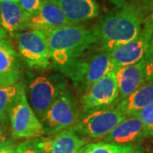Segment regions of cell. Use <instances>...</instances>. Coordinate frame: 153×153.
Returning a JSON list of instances; mask_svg holds the SVG:
<instances>
[{"label": "cell", "instance_id": "obj_8", "mask_svg": "<svg viewBox=\"0 0 153 153\" xmlns=\"http://www.w3.org/2000/svg\"><path fill=\"white\" fill-rule=\"evenodd\" d=\"M63 92L65 85L58 79L45 76L33 79L29 85V97L32 108L39 120Z\"/></svg>", "mask_w": 153, "mask_h": 153}, {"label": "cell", "instance_id": "obj_7", "mask_svg": "<svg viewBox=\"0 0 153 153\" xmlns=\"http://www.w3.org/2000/svg\"><path fill=\"white\" fill-rule=\"evenodd\" d=\"M75 106L70 96L65 92L49 107L48 111L40 119L44 135H53L59 132L71 128L76 123Z\"/></svg>", "mask_w": 153, "mask_h": 153}, {"label": "cell", "instance_id": "obj_6", "mask_svg": "<svg viewBox=\"0 0 153 153\" xmlns=\"http://www.w3.org/2000/svg\"><path fill=\"white\" fill-rule=\"evenodd\" d=\"M10 124L14 139H31L44 135V128L22 90L10 111Z\"/></svg>", "mask_w": 153, "mask_h": 153}, {"label": "cell", "instance_id": "obj_21", "mask_svg": "<svg viewBox=\"0 0 153 153\" xmlns=\"http://www.w3.org/2000/svg\"><path fill=\"white\" fill-rule=\"evenodd\" d=\"M52 137L38 136L27 139L16 148L17 153H51Z\"/></svg>", "mask_w": 153, "mask_h": 153}, {"label": "cell", "instance_id": "obj_27", "mask_svg": "<svg viewBox=\"0 0 153 153\" xmlns=\"http://www.w3.org/2000/svg\"><path fill=\"white\" fill-rule=\"evenodd\" d=\"M112 4H114L115 5L117 6V8H121L123 5H125L128 4V2L129 0H110Z\"/></svg>", "mask_w": 153, "mask_h": 153}, {"label": "cell", "instance_id": "obj_31", "mask_svg": "<svg viewBox=\"0 0 153 153\" xmlns=\"http://www.w3.org/2000/svg\"><path fill=\"white\" fill-rule=\"evenodd\" d=\"M0 1H16L17 2V0H0Z\"/></svg>", "mask_w": 153, "mask_h": 153}, {"label": "cell", "instance_id": "obj_1", "mask_svg": "<svg viewBox=\"0 0 153 153\" xmlns=\"http://www.w3.org/2000/svg\"><path fill=\"white\" fill-rule=\"evenodd\" d=\"M46 36L51 60L60 71L76 61L97 41L94 30L78 24L56 28Z\"/></svg>", "mask_w": 153, "mask_h": 153}, {"label": "cell", "instance_id": "obj_28", "mask_svg": "<svg viewBox=\"0 0 153 153\" xmlns=\"http://www.w3.org/2000/svg\"><path fill=\"white\" fill-rule=\"evenodd\" d=\"M0 153H17L16 150L10 146H5V147L0 148Z\"/></svg>", "mask_w": 153, "mask_h": 153}, {"label": "cell", "instance_id": "obj_9", "mask_svg": "<svg viewBox=\"0 0 153 153\" xmlns=\"http://www.w3.org/2000/svg\"><path fill=\"white\" fill-rule=\"evenodd\" d=\"M119 92L115 71L109 72L105 76L93 83L86 90L82 98V108L88 112L98 108L111 105L117 99Z\"/></svg>", "mask_w": 153, "mask_h": 153}, {"label": "cell", "instance_id": "obj_5", "mask_svg": "<svg viewBox=\"0 0 153 153\" xmlns=\"http://www.w3.org/2000/svg\"><path fill=\"white\" fill-rule=\"evenodd\" d=\"M19 53L30 68L44 70L49 66L51 57L46 34L37 29L13 35Z\"/></svg>", "mask_w": 153, "mask_h": 153}, {"label": "cell", "instance_id": "obj_23", "mask_svg": "<svg viewBox=\"0 0 153 153\" xmlns=\"http://www.w3.org/2000/svg\"><path fill=\"white\" fill-rule=\"evenodd\" d=\"M135 116L139 117L142 121L148 136H153V103L144 108Z\"/></svg>", "mask_w": 153, "mask_h": 153}, {"label": "cell", "instance_id": "obj_25", "mask_svg": "<svg viewBox=\"0 0 153 153\" xmlns=\"http://www.w3.org/2000/svg\"><path fill=\"white\" fill-rule=\"evenodd\" d=\"M43 0H18L19 4L25 11L32 16L36 15L39 10Z\"/></svg>", "mask_w": 153, "mask_h": 153}, {"label": "cell", "instance_id": "obj_10", "mask_svg": "<svg viewBox=\"0 0 153 153\" xmlns=\"http://www.w3.org/2000/svg\"><path fill=\"white\" fill-rule=\"evenodd\" d=\"M152 38L150 29L143 25L140 33L128 43L123 44L110 52L117 68L136 64L143 60Z\"/></svg>", "mask_w": 153, "mask_h": 153}, {"label": "cell", "instance_id": "obj_22", "mask_svg": "<svg viewBox=\"0 0 153 153\" xmlns=\"http://www.w3.org/2000/svg\"><path fill=\"white\" fill-rule=\"evenodd\" d=\"M143 63L146 82H153V38H152L147 52L143 58Z\"/></svg>", "mask_w": 153, "mask_h": 153}, {"label": "cell", "instance_id": "obj_14", "mask_svg": "<svg viewBox=\"0 0 153 153\" xmlns=\"http://www.w3.org/2000/svg\"><path fill=\"white\" fill-rule=\"evenodd\" d=\"M60 8L71 24H78L97 17L100 8L95 0H50Z\"/></svg>", "mask_w": 153, "mask_h": 153}, {"label": "cell", "instance_id": "obj_26", "mask_svg": "<svg viewBox=\"0 0 153 153\" xmlns=\"http://www.w3.org/2000/svg\"><path fill=\"white\" fill-rule=\"evenodd\" d=\"M144 25L146 26L150 31L152 32V38H153V12H152L149 16H147V18L145 19V22H144Z\"/></svg>", "mask_w": 153, "mask_h": 153}, {"label": "cell", "instance_id": "obj_12", "mask_svg": "<svg viewBox=\"0 0 153 153\" xmlns=\"http://www.w3.org/2000/svg\"><path fill=\"white\" fill-rule=\"evenodd\" d=\"M70 24L55 3L50 0H43L38 13L31 17L29 30L37 29L47 34L54 29Z\"/></svg>", "mask_w": 153, "mask_h": 153}, {"label": "cell", "instance_id": "obj_20", "mask_svg": "<svg viewBox=\"0 0 153 153\" xmlns=\"http://www.w3.org/2000/svg\"><path fill=\"white\" fill-rule=\"evenodd\" d=\"M78 153H144L139 145H117L100 141L85 145Z\"/></svg>", "mask_w": 153, "mask_h": 153}, {"label": "cell", "instance_id": "obj_29", "mask_svg": "<svg viewBox=\"0 0 153 153\" xmlns=\"http://www.w3.org/2000/svg\"><path fill=\"white\" fill-rule=\"evenodd\" d=\"M6 37V32L3 29V28L0 27V40Z\"/></svg>", "mask_w": 153, "mask_h": 153}, {"label": "cell", "instance_id": "obj_16", "mask_svg": "<svg viewBox=\"0 0 153 153\" xmlns=\"http://www.w3.org/2000/svg\"><path fill=\"white\" fill-rule=\"evenodd\" d=\"M21 76V66L16 51L10 43L0 40V80L6 86L16 83Z\"/></svg>", "mask_w": 153, "mask_h": 153}, {"label": "cell", "instance_id": "obj_18", "mask_svg": "<svg viewBox=\"0 0 153 153\" xmlns=\"http://www.w3.org/2000/svg\"><path fill=\"white\" fill-rule=\"evenodd\" d=\"M85 145L86 140L80 138L71 128H68L52 137L51 153H78Z\"/></svg>", "mask_w": 153, "mask_h": 153}, {"label": "cell", "instance_id": "obj_11", "mask_svg": "<svg viewBox=\"0 0 153 153\" xmlns=\"http://www.w3.org/2000/svg\"><path fill=\"white\" fill-rule=\"evenodd\" d=\"M148 136L142 121L137 116H128L103 138L104 142L117 145H137Z\"/></svg>", "mask_w": 153, "mask_h": 153}, {"label": "cell", "instance_id": "obj_17", "mask_svg": "<svg viewBox=\"0 0 153 153\" xmlns=\"http://www.w3.org/2000/svg\"><path fill=\"white\" fill-rule=\"evenodd\" d=\"M153 103V82H145L127 98L120 100L118 108L127 116H135Z\"/></svg>", "mask_w": 153, "mask_h": 153}, {"label": "cell", "instance_id": "obj_4", "mask_svg": "<svg viewBox=\"0 0 153 153\" xmlns=\"http://www.w3.org/2000/svg\"><path fill=\"white\" fill-rule=\"evenodd\" d=\"M127 117L118 107L108 105L86 112L71 128L92 139L104 138Z\"/></svg>", "mask_w": 153, "mask_h": 153}, {"label": "cell", "instance_id": "obj_19", "mask_svg": "<svg viewBox=\"0 0 153 153\" xmlns=\"http://www.w3.org/2000/svg\"><path fill=\"white\" fill-rule=\"evenodd\" d=\"M24 87L22 82L0 87V119L10 122V111Z\"/></svg>", "mask_w": 153, "mask_h": 153}, {"label": "cell", "instance_id": "obj_15", "mask_svg": "<svg viewBox=\"0 0 153 153\" xmlns=\"http://www.w3.org/2000/svg\"><path fill=\"white\" fill-rule=\"evenodd\" d=\"M120 100L127 98L146 82L143 60L136 64L119 67L115 71Z\"/></svg>", "mask_w": 153, "mask_h": 153}, {"label": "cell", "instance_id": "obj_3", "mask_svg": "<svg viewBox=\"0 0 153 153\" xmlns=\"http://www.w3.org/2000/svg\"><path fill=\"white\" fill-rule=\"evenodd\" d=\"M117 69L110 52L102 49L92 55H82L62 72L71 79L75 86L87 90L99 79Z\"/></svg>", "mask_w": 153, "mask_h": 153}, {"label": "cell", "instance_id": "obj_13", "mask_svg": "<svg viewBox=\"0 0 153 153\" xmlns=\"http://www.w3.org/2000/svg\"><path fill=\"white\" fill-rule=\"evenodd\" d=\"M32 16L16 1H0V27L12 35L29 29Z\"/></svg>", "mask_w": 153, "mask_h": 153}, {"label": "cell", "instance_id": "obj_24", "mask_svg": "<svg viewBox=\"0 0 153 153\" xmlns=\"http://www.w3.org/2000/svg\"><path fill=\"white\" fill-rule=\"evenodd\" d=\"M13 139L10 122L0 119V148L10 146Z\"/></svg>", "mask_w": 153, "mask_h": 153}, {"label": "cell", "instance_id": "obj_30", "mask_svg": "<svg viewBox=\"0 0 153 153\" xmlns=\"http://www.w3.org/2000/svg\"><path fill=\"white\" fill-rule=\"evenodd\" d=\"M3 86H6V85L4 83V82H2L1 80H0V87H3Z\"/></svg>", "mask_w": 153, "mask_h": 153}, {"label": "cell", "instance_id": "obj_2", "mask_svg": "<svg viewBox=\"0 0 153 153\" xmlns=\"http://www.w3.org/2000/svg\"><path fill=\"white\" fill-rule=\"evenodd\" d=\"M144 22L140 8L127 4L105 17L94 31L101 49L111 52L136 38L142 30Z\"/></svg>", "mask_w": 153, "mask_h": 153}, {"label": "cell", "instance_id": "obj_32", "mask_svg": "<svg viewBox=\"0 0 153 153\" xmlns=\"http://www.w3.org/2000/svg\"><path fill=\"white\" fill-rule=\"evenodd\" d=\"M17 2H18V0H17Z\"/></svg>", "mask_w": 153, "mask_h": 153}]
</instances>
